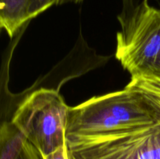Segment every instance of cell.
<instances>
[{
	"label": "cell",
	"instance_id": "3957f363",
	"mask_svg": "<svg viewBox=\"0 0 160 159\" xmlns=\"http://www.w3.org/2000/svg\"><path fill=\"white\" fill-rule=\"evenodd\" d=\"M21 94L12 122L26 140L42 155H47L66 144L69 107L59 91L41 87Z\"/></svg>",
	"mask_w": 160,
	"mask_h": 159
},
{
	"label": "cell",
	"instance_id": "5b68a950",
	"mask_svg": "<svg viewBox=\"0 0 160 159\" xmlns=\"http://www.w3.org/2000/svg\"><path fill=\"white\" fill-rule=\"evenodd\" d=\"M14 112L15 107L9 97L0 90V159H16L26 140L12 123Z\"/></svg>",
	"mask_w": 160,
	"mask_h": 159
},
{
	"label": "cell",
	"instance_id": "8fae6325",
	"mask_svg": "<svg viewBox=\"0 0 160 159\" xmlns=\"http://www.w3.org/2000/svg\"><path fill=\"white\" fill-rule=\"evenodd\" d=\"M83 0H58L57 5H62L66 3H79Z\"/></svg>",
	"mask_w": 160,
	"mask_h": 159
},
{
	"label": "cell",
	"instance_id": "9c48e42d",
	"mask_svg": "<svg viewBox=\"0 0 160 159\" xmlns=\"http://www.w3.org/2000/svg\"><path fill=\"white\" fill-rule=\"evenodd\" d=\"M44 159H68V151H67V144H64L53 152L43 155Z\"/></svg>",
	"mask_w": 160,
	"mask_h": 159
},
{
	"label": "cell",
	"instance_id": "8992f818",
	"mask_svg": "<svg viewBox=\"0 0 160 159\" xmlns=\"http://www.w3.org/2000/svg\"><path fill=\"white\" fill-rule=\"evenodd\" d=\"M29 0H0V25L12 38L30 21Z\"/></svg>",
	"mask_w": 160,
	"mask_h": 159
},
{
	"label": "cell",
	"instance_id": "6da1fadb",
	"mask_svg": "<svg viewBox=\"0 0 160 159\" xmlns=\"http://www.w3.org/2000/svg\"><path fill=\"white\" fill-rule=\"evenodd\" d=\"M160 123V80L131 78L123 90L69 107L67 143L141 130Z\"/></svg>",
	"mask_w": 160,
	"mask_h": 159
},
{
	"label": "cell",
	"instance_id": "7a4b0ae2",
	"mask_svg": "<svg viewBox=\"0 0 160 159\" xmlns=\"http://www.w3.org/2000/svg\"><path fill=\"white\" fill-rule=\"evenodd\" d=\"M118 20L117 59L131 78L160 80V9L145 0Z\"/></svg>",
	"mask_w": 160,
	"mask_h": 159
},
{
	"label": "cell",
	"instance_id": "277c9868",
	"mask_svg": "<svg viewBox=\"0 0 160 159\" xmlns=\"http://www.w3.org/2000/svg\"><path fill=\"white\" fill-rule=\"evenodd\" d=\"M67 144L68 159H160V123L135 132Z\"/></svg>",
	"mask_w": 160,
	"mask_h": 159
},
{
	"label": "cell",
	"instance_id": "30bf717a",
	"mask_svg": "<svg viewBox=\"0 0 160 159\" xmlns=\"http://www.w3.org/2000/svg\"><path fill=\"white\" fill-rule=\"evenodd\" d=\"M122 1H123V9L120 15H126L129 13L145 0H122Z\"/></svg>",
	"mask_w": 160,
	"mask_h": 159
},
{
	"label": "cell",
	"instance_id": "ba28073f",
	"mask_svg": "<svg viewBox=\"0 0 160 159\" xmlns=\"http://www.w3.org/2000/svg\"><path fill=\"white\" fill-rule=\"evenodd\" d=\"M16 159H44V157L42 153L26 140Z\"/></svg>",
	"mask_w": 160,
	"mask_h": 159
},
{
	"label": "cell",
	"instance_id": "52a82bcc",
	"mask_svg": "<svg viewBox=\"0 0 160 159\" xmlns=\"http://www.w3.org/2000/svg\"><path fill=\"white\" fill-rule=\"evenodd\" d=\"M58 0H29L30 20H32L53 5H57Z\"/></svg>",
	"mask_w": 160,
	"mask_h": 159
},
{
	"label": "cell",
	"instance_id": "7c38bea8",
	"mask_svg": "<svg viewBox=\"0 0 160 159\" xmlns=\"http://www.w3.org/2000/svg\"><path fill=\"white\" fill-rule=\"evenodd\" d=\"M2 30H3V29H2V26H1V25H0V33H1Z\"/></svg>",
	"mask_w": 160,
	"mask_h": 159
}]
</instances>
